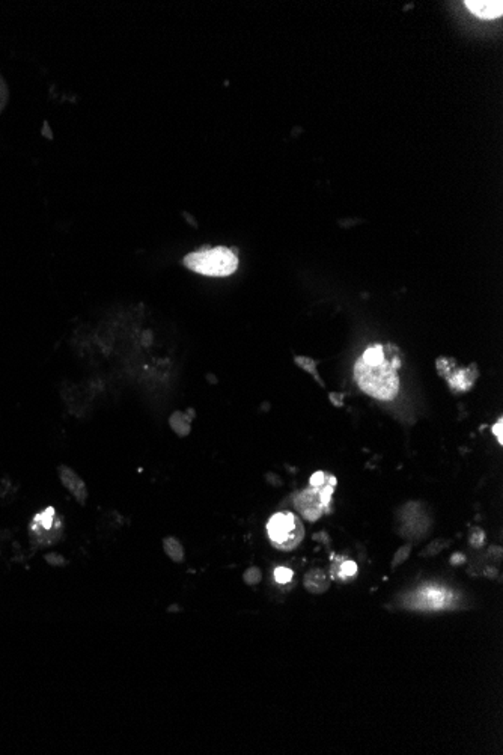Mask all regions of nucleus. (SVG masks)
Wrapping results in <instances>:
<instances>
[{
    "label": "nucleus",
    "mask_w": 503,
    "mask_h": 755,
    "mask_svg": "<svg viewBox=\"0 0 503 755\" xmlns=\"http://www.w3.org/2000/svg\"><path fill=\"white\" fill-rule=\"evenodd\" d=\"M399 367L401 356L397 347L390 344H374L356 362L354 379L365 394L389 402L399 390Z\"/></svg>",
    "instance_id": "obj_1"
},
{
    "label": "nucleus",
    "mask_w": 503,
    "mask_h": 755,
    "mask_svg": "<svg viewBox=\"0 0 503 755\" xmlns=\"http://www.w3.org/2000/svg\"><path fill=\"white\" fill-rule=\"evenodd\" d=\"M184 266L204 276L225 278L235 273L239 267V257L227 248H202L191 252L184 258Z\"/></svg>",
    "instance_id": "obj_2"
},
{
    "label": "nucleus",
    "mask_w": 503,
    "mask_h": 755,
    "mask_svg": "<svg viewBox=\"0 0 503 755\" xmlns=\"http://www.w3.org/2000/svg\"><path fill=\"white\" fill-rule=\"evenodd\" d=\"M270 541L279 550H292L305 537V526L300 518L289 511H280L271 516L267 523Z\"/></svg>",
    "instance_id": "obj_3"
},
{
    "label": "nucleus",
    "mask_w": 503,
    "mask_h": 755,
    "mask_svg": "<svg viewBox=\"0 0 503 755\" xmlns=\"http://www.w3.org/2000/svg\"><path fill=\"white\" fill-rule=\"evenodd\" d=\"M336 486V479L328 477L327 483L321 487H308L296 499V508L301 513L306 520H318L323 516L324 509H328L332 501V495Z\"/></svg>",
    "instance_id": "obj_4"
},
{
    "label": "nucleus",
    "mask_w": 503,
    "mask_h": 755,
    "mask_svg": "<svg viewBox=\"0 0 503 755\" xmlns=\"http://www.w3.org/2000/svg\"><path fill=\"white\" fill-rule=\"evenodd\" d=\"M58 474L63 487H65L68 492L74 496V499L80 505L85 507L88 502V487L85 484V481L80 478V475L76 470H72L68 466H59Z\"/></svg>",
    "instance_id": "obj_5"
},
{
    "label": "nucleus",
    "mask_w": 503,
    "mask_h": 755,
    "mask_svg": "<svg viewBox=\"0 0 503 755\" xmlns=\"http://www.w3.org/2000/svg\"><path fill=\"white\" fill-rule=\"evenodd\" d=\"M464 5L473 15L484 18V20H493L503 14L502 0H468Z\"/></svg>",
    "instance_id": "obj_6"
},
{
    "label": "nucleus",
    "mask_w": 503,
    "mask_h": 755,
    "mask_svg": "<svg viewBox=\"0 0 503 755\" xmlns=\"http://www.w3.org/2000/svg\"><path fill=\"white\" fill-rule=\"evenodd\" d=\"M303 585L310 594L319 596V594H324L326 591L330 588L332 579H330V576L327 575V571L319 570V569H314V570L308 571L305 575Z\"/></svg>",
    "instance_id": "obj_7"
},
{
    "label": "nucleus",
    "mask_w": 503,
    "mask_h": 755,
    "mask_svg": "<svg viewBox=\"0 0 503 755\" xmlns=\"http://www.w3.org/2000/svg\"><path fill=\"white\" fill-rule=\"evenodd\" d=\"M163 550L173 562H182L184 561V548L182 544L175 539V537H166L163 540Z\"/></svg>",
    "instance_id": "obj_8"
},
{
    "label": "nucleus",
    "mask_w": 503,
    "mask_h": 755,
    "mask_svg": "<svg viewBox=\"0 0 503 755\" xmlns=\"http://www.w3.org/2000/svg\"><path fill=\"white\" fill-rule=\"evenodd\" d=\"M169 425L181 438H184V436L190 433V418L181 412H175L169 418Z\"/></svg>",
    "instance_id": "obj_9"
},
{
    "label": "nucleus",
    "mask_w": 503,
    "mask_h": 755,
    "mask_svg": "<svg viewBox=\"0 0 503 755\" xmlns=\"http://www.w3.org/2000/svg\"><path fill=\"white\" fill-rule=\"evenodd\" d=\"M243 579H244L246 584L250 585V587L252 585H258L261 582V579H262V571L258 567H250V569H248L244 571Z\"/></svg>",
    "instance_id": "obj_10"
},
{
    "label": "nucleus",
    "mask_w": 503,
    "mask_h": 755,
    "mask_svg": "<svg viewBox=\"0 0 503 755\" xmlns=\"http://www.w3.org/2000/svg\"><path fill=\"white\" fill-rule=\"evenodd\" d=\"M410 552H411V548H410V544H406V546H402V548H401V549H399V550H398V552L395 553V557H393V561H392V567H393V569H395V567L401 566V564H402V562H404V561H406V559L408 558V555H410Z\"/></svg>",
    "instance_id": "obj_11"
},
{
    "label": "nucleus",
    "mask_w": 503,
    "mask_h": 755,
    "mask_svg": "<svg viewBox=\"0 0 503 755\" xmlns=\"http://www.w3.org/2000/svg\"><path fill=\"white\" fill-rule=\"evenodd\" d=\"M45 561H47L50 566H54V567H63V566H67V564H68V561L59 553H49L47 557H45Z\"/></svg>",
    "instance_id": "obj_12"
},
{
    "label": "nucleus",
    "mask_w": 503,
    "mask_h": 755,
    "mask_svg": "<svg viewBox=\"0 0 503 755\" xmlns=\"http://www.w3.org/2000/svg\"><path fill=\"white\" fill-rule=\"evenodd\" d=\"M274 576H276V580L279 582V584H287V582H289L292 578V571L285 567H279L276 569V571H274Z\"/></svg>",
    "instance_id": "obj_13"
},
{
    "label": "nucleus",
    "mask_w": 503,
    "mask_h": 755,
    "mask_svg": "<svg viewBox=\"0 0 503 755\" xmlns=\"http://www.w3.org/2000/svg\"><path fill=\"white\" fill-rule=\"evenodd\" d=\"M328 474H324V472H317V474H314L312 477H310V486L312 487H321L323 484L327 483L328 479Z\"/></svg>",
    "instance_id": "obj_14"
},
{
    "label": "nucleus",
    "mask_w": 503,
    "mask_h": 755,
    "mask_svg": "<svg viewBox=\"0 0 503 755\" xmlns=\"http://www.w3.org/2000/svg\"><path fill=\"white\" fill-rule=\"evenodd\" d=\"M356 571H358V566L353 561H345L342 564V573L345 576H353L356 575Z\"/></svg>",
    "instance_id": "obj_15"
},
{
    "label": "nucleus",
    "mask_w": 503,
    "mask_h": 755,
    "mask_svg": "<svg viewBox=\"0 0 503 755\" xmlns=\"http://www.w3.org/2000/svg\"><path fill=\"white\" fill-rule=\"evenodd\" d=\"M6 98H8V89H6L3 79L0 77V111L3 109V106L6 103Z\"/></svg>",
    "instance_id": "obj_16"
},
{
    "label": "nucleus",
    "mask_w": 503,
    "mask_h": 755,
    "mask_svg": "<svg viewBox=\"0 0 503 755\" xmlns=\"http://www.w3.org/2000/svg\"><path fill=\"white\" fill-rule=\"evenodd\" d=\"M502 425H503V421L499 420L495 425H493V433L496 434V438L499 440V443H503V433H502Z\"/></svg>",
    "instance_id": "obj_17"
},
{
    "label": "nucleus",
    "mask_w": 503,
    "mask_h": 755,
    "mask_svg": "<svg viewBox=\"0 0 503 755\" xmlns=\"http://www.w3.org/2000/svg\"><path fill=\"white\" fill-rule=\"evenodd\" d=\"M464 561H465V557H464V555H461V553H460V555H458V553H455L454 557H452V559H451V562L454 564V566H456V564H463Z\"/></svg>",
    "instance_id": "obj_18"
}]
</instances>
